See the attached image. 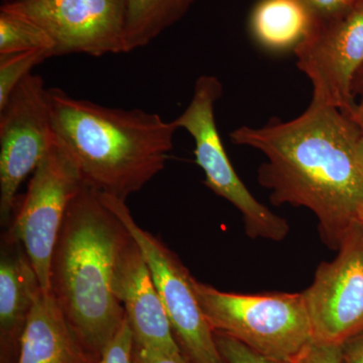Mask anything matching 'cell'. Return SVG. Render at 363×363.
I'll list each match as a JSON object with an SVG mask.
<instances>
[{
    "label": "cell",
    "mask_w": 363,
    "mask_h": 363,
    "mask_svg": "<svg viewBox=\"0 0 363 363\" xmlns=\"http://www.w3.org/2000/svg\"><path fill=\"white\" fill-rule=\"evenodd\" d=\"M353 7H355V9H358L359 11H362L363 13V0H354Z\"/></svg>",
    "instance_id": "cell-27"
},
{
    "label": "cell",
    "mask_w": 363,
    "mask_h": 363,
    "mask_svg": "<svg viewBox=\"0 0 363 363\" xmlns=\"http://www.w3.org/2000/svg\"><path fill=\"white\" fill-rule=\"evenodd\" d=\"M42 289L25 248L18 242H2L0 259V329L6 337L21 331Z\"/></svg>",
    "instance_id": "cell-14"
},
{
    "label": "cell",
    "mask_w": 363,
    "mask_h": 363,
    "mask_svg": "<svg viewBox=\"0 0 363 363\" xmlns=\"http://www.w3.org/2000/svg\"><path fill=\"white\" fill-rule=\"evenodd\" d=\"M113 290L133 329L136 345L182 353L152 272L131 235L117 259Z\"/></svg>",
    "instance_id": "cell-12"
},
{
    "label": "cell",
    "mask_w": 363,
    "mask_h": 363,
    "mask_svg": "<svg viewBox=\"0 0 363 363\" xmlns=\"http://www.w3.org/2000/svg\"><path fill=\"white\" fill-rule=\"evenodd\" d=\"M44 79L30 73L0 109V218L11 222L16 196L56 143Z\"/></svg>",
    "instance_id": "cell-8"
},
{
    "label": "cell",
    "mask_w": 363,
    "mask_h": 363,
    "mask_svg": "<svg viewBox=\"0 0 363 363\" xmlns=\"http://www.w3.org/2000/svg\"><path fill=\"white\" fill-rule=\"evenodd\" d=\"M130 238L99 193L83 184L67 209L52 253L50 291L85 350L99 358L125 319L113 279Z\"/></svg>",
    "instance_id": "cell-3"
},
{
    "label": "cell",
    "mask_w": 363,
    "mask_h": 363,
    "mask_svg": "<svg viewBox=\"0 0 363 363\" xmlns=\"http://www.w3.org/2000/svg\"><path fill=\"white\" fill-rule=\"evenodd\" d=\"M358 223L362 224V225L363 226V211L359 215V219H358Z\"/></svg>",
    "instance_id": "cell-28"
},
{
    "label": "cell",
    "mask_w": 363,
    "mask_h": 363,
    "mask_svg": "<svg viewBox=\"0 0 363 363\" xmlns=\"http://www.w3.org/2000/svg\"><path fill=\"white\" fill-rule=\"evenodd\" d=\"M298 363H343L341 344L314 341Z\"/></svg>",
    "instance_id": "cell-22"
},
{
    "label": "cell",
    "mask_w": 363,
    "mask_h": 363,
    "mask_svg": "<svg viewBox=\"0 0 363 363\" xmlns=\"http://www.w3.org/2000/svg\"><path fill=\"white\" fill-rule=\"evenodd\" d=\"M55 43L39 25L20 14L0 9V56L48 51L52 57Z\"/></svg>",
    "instance_id": "cell-17"
},
{
    "label": "cell",
    "mask_w": 363,
    "mask_h": 363,
    "mask_svg": "<svg viewBox=\"0 0 363 363\" xmlns=\"http://www.w3.org/2000/svg\"><path fill=\"white\" fill-rule=\"evenodd\" d=\"M330 262L302 292L315 341L342 344L363 331V226L348 231Z\"/></svg>",
    "instance_id": "cell-11"
},
{
    "label": "cell",
    "mask_w": 363,
    "mask_h": 363,
    "mask_svg": "<svg viewBox=\"0 0 363 363\" xmlns=\"http://www.w3.org/2000/svg\"><path fill=\"white\" fill-rule=\"evenodd\" d=\"M311 18L294 0H260L250 18L253 35L271 50L294 47L309 30Z\"/></svg>",
    "instance_id": "cell-15"
},
{
    "label": "cell",
    "mask_w": 363,
    "mask_h": 363,
    "mask_svg": "<svg viewBox=\"0 0 363 363\" xmlns=\"http://www.w3.org/2000/svg\"><path fill=\"white\" fill-rule=\"evenodd\" d=\"M1 9L44 28L55 43L52 57L128 52L126 0H13Z\"/></svg>",
    "instance_id": "cell-10"
},
{
    "label": "cell",
    "mask_w": 363,
    "mask_h": 363,
    "mask_svg": "<svg viewBox=\"0 0 363 363\" xmlns=\"http://www.w3.org/2000/svg\"><path fill=\"white\" fill-rule=\"evenodd\" d=\"M197 0H126V51L147 47L181 21Z\"/></svg>",
    "instance_id": "cell-16"
},
{
    "label": "cell",
    "mask_w": 363,
    "mask_h": 363,
    "mask_svg": "<svg viewBox=\"0 0 363 363\" xmlns=\"http://www.w3.org/2000/svg\"><path fill=\"white\" fill-rule=\"evenodd\" d=\"M135 335L125 316L121 328L102 351L96 363H135Z\"/></svg>",
    "instance_id": "cell-19"
},
{
    "label": "cell",
    "mask_w": 363,
    "mask_h": 363,
    "mask_svg": "<svg viewBox=\"0 0 363 363\" xmlns=\"http://www.w3.org/2000/svg\"><path fill=\"white\" fill-rule=\"evenodd\" d=\"M70 157L55 143L33 172L23 202L4 240L21 243L40 285L50 291L52 253L69 205L83 185Z\"/></svg>",
    "instance_id": "cell-6"
},
{
    "label": "cell",
    "mask_w": 363,
    "mask_h": 363,
    "mask_svg": "<svg viewBox=\"0 0 363 363\" xmlns=\"http://www.w3.org/2000/svg\"><path fill=\"white\" fill-rule=\"evenodd\" d=\"M84 350L54 296L40 289L21 334L16 363H86Z\"/></svg>",
    "instance_id": "cell-13"
},
{
    "label": "cell",
    "mask_w": 363,
    "mask_h": 363,
    "mask_svg": "<svg viewBox=\"0 0 363 363\" xmlns=\"http://www.w3.org/2000/svg\"><path fill=\"white\" fill-rule=\"evenodd\" d=\"M100 197L138 243L152 272L175 337L180 341L189 362L225 363L215 342L213 329L196 297L193 277L188 269L159 238L136 223L125 201L108 195L100 194Z\"/></svg>",
    "instance_id": "cell-7"
},
{
    "label": "cell",
    "mask_w": 363,
    "mask_h": 363,
    "mask_svg": "<svg viewBox=\"0 0 363 363\" xmlns=\"http://www.w3.org/2000/svg\"><path fill=\"white\" fill-rule=\"evenodd\" d=\"M343 363H363V331L341 344Z\"/></svg>",
    "instance_id": "cell-24"
},
{
    "label": "cell",
    "mask_w": 363,
    "mask_h": 363,
    "mask_svg": "<svg viewBox=\"0 0 363 363\" xmlns=\"http://www.w3.org/2000/svg\"><path fill=\"white\" fill-rule=\"evenodd\" d=\"M9 1H13V0H4V4H6V2H9Z\"/></svg>",
    "instance_id": "cell-29"
},
{
    "label": "cell",
    "mask_w": 363,
    "mask_h": 363,
    "mask_svg": "<svg viewBox=\"0 0 363 363\" xmlns=\"http://www.w3.org/2000/svg\"><path fill=\"white\" fill-rule=\"evenodd\" d=\"M55 138L83 183L126 201L166 167L179 130L143 109L111 108L48 89Z\"/></svg>",
    "instance_id": "cell-2"
},
{
    "label": "cell",
    "mask_w": 363,
    "mask_h": 363,
    "mask_svg": "<svg viewBox=\"0 0 363 363\" xmlns=\"http://www.w3.org/2000/svg\"><path fill=\"white\" fill-rule=\"evenodd\" d=\"M51 58L48 51L20 52L0 56V109L18 84L35 66Z\"/></svg>",
    "instance_id": "cell-18"
},
{
    "label": "cell",
    "mask_w": 363,
    "mask_h": 363,
    "mask_svg": "<svg viewBox=\"0 0 363 363\" xmlns=\"http://www.w3.org/2000/svg\"><path fill=\"white\" fill-rule=\"evenodd\" d=\"M215 342L225 363H286L272 359L221 332L214 331Z\"/></svg>",
    "instance_id": "cell-20"
},
{
    "label": "cell",
    "mask_w": 363,
    "mask_h": 363,
    "mask_svg": "<svg viewBox=\"0 0 363 363\" xmlns=\"http://www.w3.org/2000/svg\"><path fill=\"white\" fill-rule=\"evenodd\" d=\"M222 94L218 78L200 76L190 104L174 123L194 138L196 162L204 172L205 185L242 214L247 235L279 242L288 236V222L253 197L227 157L215 119V104Z\"/></svg>",
    "instance_id": "cell-5"
},
{
    "label": "cell",
    "mask_w": 363,
    "mask_h": 363,
    "mask_svg": "<svg viewBox=\"0 0 363 363\" xmlns=\"http://www.w3.org/2000/svg\"><path fill=\"white\" fill-rule=\"evenodd\" d=\"M297 66L310 79L314 101L354 118L352 84L363 66V13L353 7L333 18L311 21L295 47Z\"/></svg>",
    "instance_id": "cell-9"
},
{
    "label": "cell",
    "mask_w": 363,
    "mask_h": 363,
    "mask_svg": "<svg viewBox=\"0 0 363 363\" xmlns=\"http://www.w3.org/2000/svg\"><path fill=\"white\" fill-rule=\"evenodd\" d=\"M135 363H191L183 353H169L154 348L142 347L136 345L135 348Z\"/></svg>",
    "instance_id": "cell-23"
},
{
    "label": "cell",
    "mask_w": 363,
    "mask_h": 363,
    "mask_svg": "<svg viewBox=\"0 0 363 363\" xmlns=\"http://www.w3.org/2000/svg\"><path fill=\"white\" fill-rule=\"evenodd\" d=\"M309 14L311 21L333 18L353 9L354 0H294Z\"/></svg>",
    "instance_id": "cell-21"
},
{
    "label": "cell",
    "mask_w": 363,
    "mask_h": 363,
    "mask_svg": "<svg viewBox=\"0 0 363 363\" xmlns=\"http://www.w3.org/2000/svg\"><path fill=\"white\" fill-rule=\"evenodd\" d=\"M193 288L213 331L264 357L298 363L314 342L302 293H225L193 278Z\"/></svg>",
    "instance_id": "cell-4"
},
{
    "label": "cell",
    "mask_w": 363,
    "mask_h": 363,
    "mask_svg": "<svg viewBox=\"0 0 363 363\" xmlns=\"http://www.w3.org/2000/svg\"><path fill=\"white\" fill-rule=\"evenodd\" d=\"M235 145L259 150V182L272 204L305 207L318 219L325 245L338 250L363 211L360 130L352 117L312 100L292 121L241 126Z\"/></svg>",
    "instance_id": "cell-1"
},
{
    "label": "cell",
    "mask_w": 363,
    "mask_h": 363,
    "mask_svg": "<svg viewBox=\"0 0 363 363\" xmlns=\"http://www.w3.org/2000/svg\"><path fill=\"white\" fill-rule=\"evenodd\" d=\"M355 121H357L360 130V150H362V156L363 160V112L357 111L354 116Z\"/></svg>",
    "instance_id": "cell-26"
},
{
    "label": "cell",
    "mask_w": 363,
    "mask_h": 363,
    "mask_svg": "<svg viewBox=\"0 0 363 363\" xmlns=\"http://www.w3.org/2000/svg\"><path fill=\"white\" fill-rule=\"evenodd\" d=\"M353 96L357 101V97L360 98V101L357 104V111L363 112V66L357 72L352 84Z\"/></svg>",
    "instance_id": "cell-25"
}]
</instances>
